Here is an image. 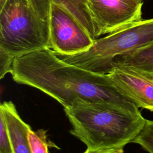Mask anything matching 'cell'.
I'll return each instance as SVG.
<instances>
[{
  "label": "cell",
  "instance_id": "6da1fadb",
  "mask_svg": "<svg viewBox=\"0 0 153 153\" xmlns=\"http://www.w3.org/2000/svg\"><path fill=\"white\" fill-rule=\"evenodd\" d=\"M11 74L15 82L41 90L63 108L72 106L79 99L128 108L137 106L123 94L107 74L66 63L50 48L16 57Z\"/></svg>",
  "mask_w": 153,
  "mask_h": 153
},
{
  "label": "cell",
  "instance_id": "7a4b0ae2",
  "mask_svg": "<svg viewBox=\"0 0 153 153\" xmlns=\"http://www.w3.org/2000/svg\"><path fill=\"white\" fill-rule=\"evenodd\" d=\"M63 109L72 126L70 133L90 151L124 148L132 143L146 121L137 106L106 102L79 99Z\"/></svg>",
  "mask_w": 153,
  "mask_h": 153
},
{
  "label": "cell",
  "instance_id": "3957f363",
  "mask_svg": "<svg viewBox=\"0 0 153 153\" xmlns=\"http://www.w3.org/2000/svg\"><path fill=\"white\" fill-rule=\"evenodd\" d=\"M0 7V49L16 57L50 48L48 20L27 0H6Z\"/></svg>",
  "mask_w": 153,
  "mask_h": 153
},
{
  "label": "cell",
  "instance_id": "277c9868",
  "mask_svg": "<svg viewBox=\"0 0 153 153\" xmlns=\"http://www.w3.org/2000/svg\"><path fill=\"white\" fill-rule=\"evenodd\" d=\"M153 43V18L131 25L94 40L87 51L72 55L55 53L66 63L95 73L111 71L114 59Z\"/></svg>",
  "mask_w": 153,
  "mask_h": 153
},
{
  "label": "cell",
  "instance_id": "5b68a950",
  "mask_svg": "<svg viewBox=\"0 0 153 153\" xmlns=\"http://www.w3.org/2000/svg\"><path fill=\"white\" fill-rule=\"evenodd\" d=\"M142 6L140 0H78L66 8L96 39L142 20Z\"/></svg>",
  "mask_w": 153,
  "mask_h": 153
},
{
  "label": "cell",
  "instance_id": "8992f818",
  "mask_svg": "<svg viewBox=\"0 0 153 153\" xmlns=\"http://www.w3.org/2000/svg\"><path fill=\"white\" fill-rule=\"evenodd\" d=\"M48 20L50 49L55 53L78 54L93 45L95 39L63 4L51 1Z\"/></svg>",
  "mask_w": 153,
  "mask_h": 153
},
{
  "label": "cell",
  "instance_id": "52a82bcc",
  "mask_svg": "<svg viewBox=\"0 0 153 153\" xmlns=\"http://www.w3.org/2000/svg\"><path fill=\"white\" fill-rule=\"evenodd\" d=\"M114 85L138 108L153 112V76L125 66L106 74Z\"/></svg>",
  "mask_w": 153,
  "mask_h": 153
},
{
  "label": "cell",
  "instance_id": "ba28073f",
  "mask_svg": "<svg viewBox=\"0 0 153 153\" xmlns=\"http://www.w3.org/2000/svg\"><path fill=\"white\" fill-rule=\"evenodd\" d=\"M0 112L3 115L7 127L13 153H31L28 140L30 128L20 117L15 105L11 101L1 104Z\"/></svg>",
  "mask_w": 153,
  "mask_h": 153
},
{
  "label": "cell",
  "instance_id": "9c48e42d",
  "mask_svg": "<svg viewBox=\"0 0 153 153\" xmlns=\"http://www.w3.org/2000/svg\"><path fill=\"white\" fill-rule=\"evenodd\" d=\"M118 66L130 67L153 76V43L116 57L111 63V71Z\"/></svg>",
  "mask_w": 153,
  "mask_h": 153
},
{
  "label": "cell",
  "instance_id": "30bf717a",
  "mask_svg": "<svg viewBox=\"0 0 153 153\" xmlns=\"http://www.w3.org/2000/svg\"><path fill=\"white\" fill-rule=\"evenodd\" d=\"M28 140L31 153H49L46 131L42 129L33 131L30 128Z\"/></svg>",
  "mask_w": 153,
  "mask_h": 153
},
{
  "label": "cell",
  "instance_id": "8fae6325",
  "mask_svg": "<svg viewBox=\"0 0 153 153\" xmlns=\"http://www.w3.org/2000/svg\"><path fill=\"white\" fill-rule=\"evenodd\" d=\"M132 143L138 144L148 153H153V120L146 119L143 128Z\"/></svg>",
  "mask_w": 153,
  "mask_h": 153
},
{
  "label": "cell",
  "instance_id": "7c38bea8",
  "mask_svg": "<svg viewBox=\"0 0 153 153\" xmlns=\"http://www.w3.org/2000/svg\"><path fill=\"white\" fill-rule=\"evenodd\" d=\"M0 153H13L3 115L0 112Z\"/></svg>",
  "mask_w": 153,
  "mask_h": 153
},
{
  "label": "cell",
  "instance_id": "4fadbf2b",
  "mask_svg": "<svg viewBox=\"0 0 153 153\" xmlns=\"http://www.w3.org/2000/svg\"><path fill=\"white\" fill-rule=\"evenodd\" d=\"M36 13L44 20L48 19L51 0H27Z\"/></svg>",
  "mask_w": 153,
  "mask_h": 153
},
{
  "label": "cell",
  "instance_id": "5bb4252c",
  "mask_svg": "<svg viewBox=\"0 0 153 153\" xmlns=\"http://www.w3.org/2000/svg\"><path fill=\"white\" fill-rule=\"evenodd\" d=\"M14 58L6 51L0 49V79H2L7 73H11Z\"/></svg>",
  "mask_w": 153,
  "mask_h": 153
},
{
  "label": "cell",
  "instance_id": "9a60e30c",
  "mask_svg": "<svg viewBox=\"0 0 153 153\" xmlns=\"http://www.w3.org/2000/svg\"><path fill=\"white\" fill-rule=\"evenodd\" d=\"M51 1H55V2H57L59 4H63L64 6H65L66 7L69 6V5L73 4L74 2L78 1V0H51ZM140 1H143V0H140Z\"/></svg>",
  "mask_w": 153,
  "mask_h": 153
},
{
  "label": "cell",
  "instance_id": "2e32d148",
  "mask_svg": "<svg viewBox=\"0 0 153 153\" xmlns=\"http://www.w3.org/2000/svg\"><path fill=\"white\" fill-rule=\"evenodd\" d=\"M117 149H113L103 150V151H90L86 149L83 153H115Z\"/></svg>",
  "mask_w": 153,
  "mask_h": 153
},
{
  "label": "cell",
  "instance_id": "e0dca14e",
  "mask_svg": "<svg viewBox=\"0 0 153 153\" xmlns=\"http://www.w3.org/2000/svg\"><path fill=\"white\" fill-rule=\"evenodd\" d=\"M124 148H120V149H118L116 152L115 153H124V149H123Z\"/></svg>",
  "mask_w": 153,
  "mask_h": 153
},
{
  "label": "cell",
  "instance_id": "ac0fdd59",
  "mask_svg": "<svg viewBox=\"0 0 153 153\" xmlns=\"http://www.w3.org/2000/svg\"><path fill=\"white\" fill-rule=\"evenodd\" d=\"M6 0H0V6L3 5V4L5 2Z\"/></svg>",
  "mask_w": 153,
  "mask_h": 153
}]
</instances>
